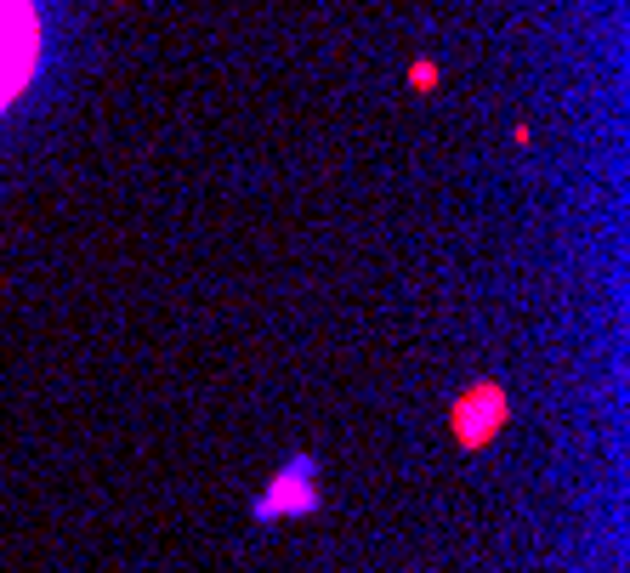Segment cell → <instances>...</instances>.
Masks as SVG:
<instances>
[{
	"label": "cell",
	"instance_id": "1",
	"mask_svg": "<svg viewBox=\"0 0 630 573\" xmlns=\"http://www.w3.org/2000/svg\"><path fill=\"white\" fill-rule=\"evenodd\" d=\"M40 57V18L35 0H0V108L12 103Z\"/></svg>",
	"mask_w": 630,
	"mask_h": 573
}]
</instances>
